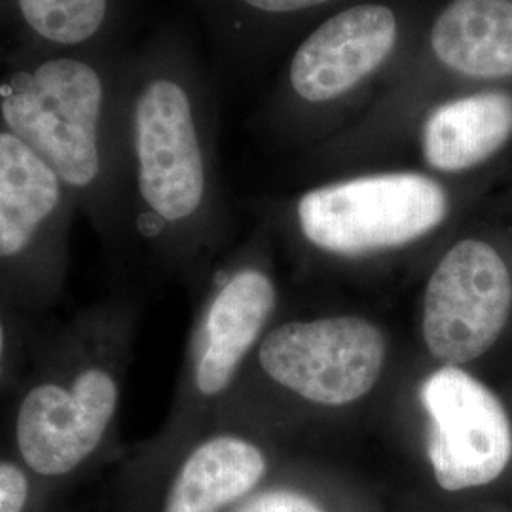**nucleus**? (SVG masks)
<instances>
[{
  "label": "nucleus",
  "instance_id": "obj_1",
  "mask_svg": "<svg viewBox=\"0 0 512 512\" xmlns=\"http://www.w3.org/2000/svg\"><path fill=\"white\" fill-rule=\"evenodd\" d=\"M133 46L0 61V124L50 164L105 238L129 220L122 110Z\"/></svg>",
  "mask_w": 512,
  "mask_h": 512
},
{
  "label": "nucleus",
  "instance_id": "obj_2",
  "mask_svg": "<svg viewBox=\"0 0 512 512\" xmlns=\"http://www.w3.org/2000/svg\"><path fill=\"white\" fill-rule=\"evenodd\" d=\"M217 95L190 38L156 29L129 57L122 145L129 219L147 236L186 230L213 202Z\"/></svg>",
  "mask_w": 512,
  "mask_h": 512
},
{
  "label": "nucleus",
  "instance_id": "obj_3",
  "mask_svg": "<svg viewBox=\"0 0 512 512\" xmlns=\"http://www.w3.org/2000/svg\"><path fill=\"white\" fill-rule=\"evenodd\" d=\"M429 0H353L298 42L266 109L300 126L368 109L414 46Z\"/></svg>",
  "mask_w": 512,
  "mask_h": 512
},
{
  "label": "nucleus",
  "instance_id": "obj_4",
  "mask_svg": "<svg viewBox=\"0 0 512 512\" xmlns=\"http://www.w3.org/2000/svg\"><path fill=\"white\" fill-rule=\"evenodd\" d=\"M450 192L420 171H380L321 184L302 194L296 224L313 247L340 256L401 249L448 220Z\"/></svg>",
  "mask_w": 512,
  "mask_h": 512
},
{
  "label": "nucleus",
  "instance_id": "obj_5",
  "mask_svg": "<svg viewBox=\"0 0 512 512\" xmlns=\"http://www.w3.org/2000/svg\"><path fill=\"white\" fill-rule=\"evenodd\" d=\"M122 401L107 351H74L27 385L14 416L25 467L40 476L74 473L103 446Z\"/></svg>",
  "mask_w": 512,
  "mask_h": 512
},
{
  "label": "nucleus",
  "instance_id": "obj_6",
  "mask_svg": "<svg viewBox=\"0 0 512 512\" xmlns=\"http://www.w3.org/2000/svg\"><path fill=\"white\" fill-rule=\"evenodd\" d=\"M264 372L306 401L355 403L376 385L385 361L380 329L361 317L294 321L260 344Z\"/></svg>",
  "mask_w": 512,
  "mask_h": 512
},
{
  "label": "nucleus",
  "instance_id": "obj_7",
  "mask_svg": "<svg viewBox=\"0 0 512 512\" xmlns=\"http://www.w3.org/2000/svg\"><path fill=\"white\" fill-rule=\"evenodd\" d=\"M512 308L505 260L482 239L458 241L440 258L423 302V338L448 366L465 365L492 348Z\"/></svg>",
  "mask_w": 512,
  "mask_h": 512
},
{
  "label": "nucleus",
  "instance_id": "obj_8",
  "mask_svg": "<svg viewBox=\"0 0 512 512\" xmlns=\"http://www.w3.org/2000/svg\"><path fill=\"white\" fill-rule=\"evenodd\" d=\"M420 397L429 416V461L442 490L480 488L503 475L512 458V425L490 387L446 365L423 382Z\"/></svg>",
  "mask_w": 512,
  "mask_h": 512
},
{
  "label": "nucleus",
  "instance_id": "obj_9",
  "mask_svg": "<svg viewBox=\"0 0 512 512\" xmlns=\"http://www.w3.org/2000/svg\"><path fill=\"white\" fill-rule=\"evenodd\" d=\"M78 203L48 162L0 124V268H52Z\"/></svg>",
  "mask_w": 512,
  "mask_h": 512
},
{
  "label": "nucleus",
  "instance_id": "obj_10",
  "mask_svg": "<svg viewBox=\"0 0 512 512\" xmlns=\"http://www.w3.org/2000/svg\"><path fill=\"white\" fill-rule=\"evenodd\" d=\"M133 0H0V61L131 44Z\"/></svg>",
  "mask_w": 512,
  "mask_h": 512
},
{
  "label": "nucleus",
  "instance_id": "obj_11",
  "mask_svg": "<svg viewBox=\"0 0 512 512\" xmlns=\"http://www.w3.org/2000/svg\"><path fill=\"white\" fill-rule=\"evenodd\" d=\"M274 306V283L258 270H241L220 287L203 315L194 353V385L203 397L232 384Z\"/></svg>",
  "mask_w": 512,
  "mask_h": 512
},
{
  "label": "nucleus",
  "instance_id": "obj_12",
  "mask_svg": "<svg viewBox=\"0 0 512 512\" xmlns=\"http://www.w3.org/2000/svg\"><path fill=\"white\" fill-rule=\"evenodd\" d=\"M427 167L458 175L492 160L512 139V93L471 90L440 99L418 122Z\"/></svg>",
  "mask_w": 512,
  "mask_h": 512
},
{
  "label": "nucleus",
  "instance_id": "obj_13",
  "mask_svg": "<svg viewBox=\"0 0 512 512\" xmlns=\"http://www.w3.org/2000/svg\"><path fill=\"white\" fill-rule=\"evenodd\" d=\"M266 473V458L253 442L219 435L184 459L164 512H220L249 494Z\"/></svg>",
  "mask_w": 512,
  "mask_h": 512
},
{
  "label": "nucleus",
  "instance_id": "obj_14",
  "mask_svg": "<svg viewBox=\"0 0 512 512\" xmlns=\"http://www.w3.org/2000/svg\"><path fill=\"white\" fill-rule=\"evenodd\" d=\"M348 2L353 0H192L220 54L234 61L260 52L296 21Z\"/></svg>",
  "mask_w": 512,
  "mask_h": 512
},
{
  "label": "nucleus",
  "instance_id": "obj_15",
  "mask_svg": "<svg viewBox=\"0 0 512 512\" xmlns=\"http://www.w3.org/2000/svg\"><path fill=\"white\" fill-rule=\"evenodd\" d=\"M29 503V478L16 461L0 459V512H23Z\"/></svg>",
  "mask_w": 512,
  "mask_h": 512
},
{
  "label": "nucleus",
  "instance_id": "obj_16",
  "mask_svg": "<svg viewBox=\"0 0 512 512\" xmlns=\"http://www.w3.org/2000/svg\"><path fill=\"white\" fill-rule=\"evenodd\" d=\"M238 512H323L310 497L289 492L274 490L251 497Z\"/></svg>",
  "mask_w": 512,
  "mask_h": 512
},
{
  "label": "nucleus",
  "instance_id": "obj_17",
  "mask_svg": "<svg viewBox=\"0 0 512 512\" xmlns=\"http://www.w3.org/2000/svg\"><path fill=\"white\" fill-rule=\"evenodd\" d=\"M12 357H14V332L6 315L0 311V382L4 380L6 370L10 368Z\"/></svg>",
  "mask_w": 512,
  "mask_h": 512
}]
</instances>
